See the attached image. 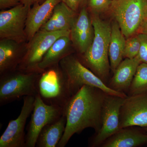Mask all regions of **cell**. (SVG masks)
<instances>
[{
	"label": "cell",
	"mask_w": 147,
	"mask_h": 147,
	"mask_svg": "<svg viewBox=\"0 0 147 147\" xmlns=\"http://www.w3.org/2000/svg\"><path fill=\"white\" fill-rule=\"evenodd\" d=\"M119 126L147 127V91L125 98L121 108Z\"/></svg>",
	"instance_id": "cell-12"
},
{
	"label": "cell",
	"mask_w": 147,
	"mask_h": 147,
	"mask_svg": "<svg viewBox=\"0 0 147 147\" xmlns=\"http://www.w3.org/2000/svg\"><path fill=\"white\" fill-rule=\"evenodd\" d=\"M72 10L76 11L80 6V0H61Z\"/></svg>",
	"instance_id": "cell-27"
},
{
	"label": "cell",
	"mask_w": 147,
	"mask_h": 147,
	"mask_svg": "<svg viewBox=\"0 0 147 147\" xmlns=\"http://www.w3.org/2000/svg\"><path fill=\"white\" fill-rule=\"evenodd\" d=\"M126 38L121 30L118 23L115 21L111 24V33L109 47L110 68L115 70L123 58Z\"/></svg>",
	"instance_id": "cell-21"
},
{
	"label": "cell",
	"mask_w": 147,
	"mask_h": 147,
	"mask_svg": "<svg viewBox=\"0 0 147 147\" xmlns=\"http://www.w3.org/2000/svg\"><path fill=\"white\" fill-rule=\"evenodd\" d=\"M107 94L96 87L84 85L69 99L64 107L66 117L65 130L57 147H64L74 134L88 127L95 133L102 124V107Z\"/></svg>",
	"instance_id": "cell-1"
},
{
	"label": "cell",
	"mask_w": 147,
	"mask_h": 147,
	"mask_svg": "<svg viewBox=\"0 0 147 147\" xmlns=\"http://www.w3.org/2000/svg\"><path fill=\"white\" fill-rule=\"evenodd\" d=\"M94 36L92 17L86 6H84L72 24L70 33L71 41L78 52L83 55L91 45Z\"/></svg>",
	"instance_id": "cell-13"
},
{
	"label": "cell",
	"mask_w": 147,
	"mask_h": 147,
	"mask_svg": "<svg viewBox=\"0 0 147 147\" xmlns=\"http://www.w3.org/2000/svg\"><path fill=\"white\" fill-rule=\"evenodd\" d=\"M14 40L1 39L0 41V74L13 71L21 62L25 53L21 52Z\"/></svg>",
	"instance_id": "cell-18"
},
{
	"label": "cell",
	"mask_w": 147,
	"mask_h": 147,
	"mask_svg": "<svg viewBox=\"0 0 147 147\" xmlns=\"http://www.w3.org/2000/svg\"><path fill=\"white\" fill-rule=\"evenodd\" d=\"M44 0H21V3L31 7L36 3L42 2Z\"/></svg>",
	"instance_id": "cell-29"
},
{
	"label": "cell",
	"mask_w": 147,
	"mask_h": 147,
	"mask_svg": "<svg viewBox=\"0 0 147 147\" xmlns=\"http://www.w3.org/2000/svg\"><path fill=\"white\" fill-rule=\"evenodd\" d=\"M59 64L67 77L71 96L84 85L96 87L108 94L123 98L127 96L126 94L109 88L100 78L87 68L78 58L69 55L63 58Z\"/></svg>",
	"instance_id": "cell-4"
},
{
	"label": "cell",
	"mask_w": 147,
	"mask_h": 147,
	"mask_svg": "<svg viewBox=\"0 0 147 147\" xmlns=\"http://www.w3.org/2000/svg\"><path fill=\"white\" fill-rule=\"evenodd\" d=\"M97 14L92 13L91 16L94 30L93 40L80 61L107 84L110 68L109 47L111 24L100 19Z\"/></svg>",
	"instance_id": "cell-2"
},
{
	"label": "cell",
	"mask_w": 147,
	"mask_h": 147,
	"mask_svg": "<svg viewBox=\"0 0 147 147\" xmlns=\"http://www.w3.org/2000/svg\"><path fill=\"white\" fill-rule=\"evenodd\" d=\"M140 41L138 34L134 35L127 38L124 50L123 57L133 59L137 57L139 53Z\"/></svg>",
	"instance_id": "cell-23"
},
{
	"label": "cell",
	"mask_w": 147,
	"mask_h": 147,
	"mask_svg": "<svg viewBox=\"0 0 147 147\" xmlns=\"http://www.w3.org/2000/svg\"><path fill=\"white\" fill-rule=\"evenodd\" d=\"M141 63L137 56L133 59L125 58L113 72L114 75L108 86L114 90L127 94L137 67Z\"/></svg>",
	"instance_id": "cell-15"
},
{
	"label": "cell",
	"mask_w": 147,
	"mask_h": 147,
	"mask_svg": "<svg viewBox=\"0 0 147 147\" xmlns=\"http://www.w3.org/2000/svg\"><path fill=\"white\" fill-rule=\"evenodd\" d=\"M147 18V11H146V18Z\"/></svg>",
	"instance_id": "cell-31"
},
{
	"label": "cell",
	"mask_w": 147,
	"mask_h": 147,
	"mask_svg": "<svg viewBox=\"0 0 147 147\" xmlns=\"http://www.w3.org/2000/svg\"><path fill=\"white\" fill-rule=\"evenodd\" d=\"M70 31L38 32L29 41L24 57L16 69L25 72L41 73L38 65L49 48L59 38L70 36Z\"/></svg>",
	"instance_id": "cell-7"
},
{
	"label": "cell",
	"mask_w": 147,
	"mask_h": 147,
	"mask_svg": "<svg viewBox=\"0 0 147 147\" xmlns=\"http://www.w3.org/2000/svg\"><path fill=\"white\" fill-rule=\"evenodd\" d=\"M132 127L121 128L100 147H137L147 144V134Z\"/></svg>",
	"instance_id": "cell-17"
},
{
	"label": "cell",
	"mask_w": 147,
	"mask_h": 147,
	"mask_svg": "<svg viewBox=\"0 0 147 147\" xmlns=\"http://www.w3.org/2000/svg\"><path fill=\"white\" fill-rule=\"evenodd\" d=\"M38 94L48 105L64 108L71 97L68 80L59 64L45 69L37 83Z\"/></svg>",
	"instance_id": "cell-3"
},
{
	"label": "cell",
	"mask_w": 147,
	"mask_h": 147,
	"mask_svg": "<svg viewBox=\"0 0 147 147\" xmlns=\"http://www.w3.org/2000/svg\"><path fill=\"white\" fill-rule=\"evenodd\" d=\"M147 91V63H142L137 67L127 94L133 95Z\"/></svg>",
	"instance_id": "cell-22"
},
{
	"label": "cell",
	"mask_w": 147,
	"mask_h": 147,
	"mask_svg": "<svg viewBox=\"0 0 147 147\" xmlns=\"http://www.w3.org/2000/svg\"><path fill=\"white\" fill-rule=\"evenodd\" d=\"M61 0H45L40 4L36 3L30 8L26 22L27 40L30 41L47 22L53 13L55 6Z\"/></svg>",
	"instance_id": "cell-14"
},
{
	"label": "cell",
	"mask_w": 147,
	"mask_h": 147,
	"mask_svg": "<svg viewBox=\"0 0 147 147\" xmlns=\"http://www.w3.org/2000/svg\"><path fill=\"white\" fill-rule=\"evenodd\" d=\"M138 34L140 41V47L137 55L141 63H147V34L139 33Z\"/></svg>",
	"instance_id": "cell-25"
},
{
	"label": "cell",
	"mask_w": 147,
	"mask_h": 147,
	"mask_svg": "<svg viewBox=\"0 0 147 147\" xmlns=\"http://www.w3.org/2000/svg\"><path fill=\"white\" fill-rule=\"evenodd\" d=\"M71 42L70 36H63L58 38L49 48L38 65L41 72L46 69L59 63L63 58L70 55Z\"/></svg>",
	"instance_id": "cell-19"
},
{
	"label": "cell",
	"mask_w": 147,
	"mask_h": 147,
	"mask_svg": "<svg viewBox=\"0 0 147 147\" xmlns=\"http://www.w3.org/2000/svg\"><path fill=\"white\" fill-rule=\"evenodd\" d=\"M113 0H88V8L92 13H99L109 11Z\"/></svg>",
	"instance_id": "cell-24"
},
{
	"label": "cell",
	"mask_w": 147,
	"mask_h": 147,
	"mask_svg": "<svg viewBox=\"0 0 147 147\" xmlns=\"http://www.w3.org/2000/svg\"><path fill=\"white\" fill-rule=\"evenodd\" d=\"M40 73L25 72L16 69L1 75L0 105L22 96H35L38 94L37 83Z\"/></svg>",
	"instance_id": "cell-5"
},
{
	"label": "cell",
	"mask_w": 147,
	"mask_h": 147,
	"mask_svg": "<svg viewBox=\"0 0 147 147\" xmlns=\"http://www.w3.org/2000/svg\"><path fill=\"white\" fill-rule=\"evenodd\" d=\"M66 121L63 114L57 121L44 127L40 132L36 147H57L65 130Z\"/></svg>",
	"instance_id": "cell-20"
},
{
	"label": "cell",
	"mask_w": 147,
	"mask_h": 147,
	"mask_svg": "<svg viewBox=\"0 0 147 147\" xmlns=\"http://www.w3.org/2000/svg\"><path fill=\"white\" fill-rule=\"evenodd\" d=\"M125 98L106 94L102 107L101 127L90 139V147H100L105 140L120 129V113Z\"/></svg>",
	"instance_id": "cell-9"
},
{
	"label": "cell",
	"mask_w": 147,
	"mask_h": 147,
	"mask_svg": "<svg viewBox=\"0 0 147 147\" xmlns=\"http://www.w3.org/2000/svg\"><path fill=\"white\" fill-rule=\"evenodd\" d=\"M35 96H24L21 113L15 120H11L0 137V147H25V127L27 119L34 107Z\"/></svg>",
	"instance_id": "cell-11"
},
{
	"label": "cell",
	"mask_w": 147,
	"mask_h": 147,
	"mask_svg": "<svg viewBox=\"0 0 147 147\" xmlns=\"http://www.w3.org/2000/svg\"><path fill=\"white\" fill-rule=\"evenodd\" d=\"M63 113V108L46 104L38 94L35 96L34 107L26 134L25 147H36L38 137L43 127L57 121Z\"/></svg>",
	"instance_id": "cell-8"
},
{
	"label": "cell",
	"mask_w": 147,
	"mask_h": 147,
	"mask_svg": "<svg viewBox=\"0 0 147 147\" xmlns=\"http://www.w3.org/2000/svg\"><path fill=\"white\" fill-rule=\"evenodd\" d=\"M139 33L147 34V18L144 19L138 31V34Z\"/></svg>",
	"instance_id": "cell-28"
},
{
	"label": "cell",
	"mask_w": 147,
	"mask_h": 147,
	"mask_svg": "<svg viewBox=\"0 0 147 147\" xmlns=\"http://www.w3.org/2000/svg\"><path fill=\"white\" fill-rule=\"evenodd\" d=\"M87 1L88 0H80V6L83 7L86 6Z\"/></svg>",
	"instance_id": "cell-30"
},
{
	"label": "cell",
	"mask_w": 147,
	"mask_h": 147,
	"mask_svg": "<svg viewBox=\"0 0 147 147\" xmlns=\"http://www.w3.org/2000/svg\"><path fill=\"white\" fill-rule=\"evenodd\" d=\"M21 3V0H0L1 9L14 7Z\"/></svg>",
	"instance_id": "cell-26"
},
{
	"label": "cell",
	"mask_w": 147,
	"mask_h": 147,
	"mask_svg": "<svg viewBox=\"0 0 147 147\" xmlns=\"http://www.w3.org/2000/svg\"><path fill=\"white\" fill-rule=\"evenodd\" d=\"M145 131H146V132H147V127H146V128H145Z\"/></svg>",
	"instance_id": "cell-32"
},
{
	"label": "cell",
	"mask_w": 147,
	"mask_h": 147,
	"mask_svg": "<svg viewBox=\"0 0 147 147\" xmlns=\"http://www.w3.org/2000/svg\"><path fill=\"white\" fill-rule=\"evenodd\" d=\"M147 10V0H113L109 10L126 38L138 34Z\"/></svg>",
	"instance_id": "cell-6"
},
{
	"label": "cell",
	"mask_w": 147,
	"mask_h": 147,
	"mask_svg": "<svg viewBox=\"0 0 147 147\" xmlns=\"http://www.w3.org/2000/svg\"><path fill=\"white\" fill-rule=\"evenodd\" d=\"M31 7L21 4L0 12V38L21 43L27 40L25 28Z\"/></svg>",
	"instance_id": "cell-10"
},
{
	"label": "cell",
	"mask_w": 147,
	"mask_h": 147,
	"mask_svg": "<svg viewBox=\"0 0 147 147\" xmlns=\"http://www.w3.org/2000/svg\"><path fill=\"white\" fill-rule=\"evenodd\" d=\"M76 12L63 2H60L55 6L50 18L40 30L50 32L70 31L76 16Z\"/></svg>",
	"instance_id": "cell-16"
}]
</instances>
